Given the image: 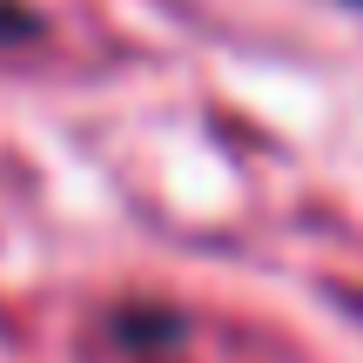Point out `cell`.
Returning <instances> with one entry per match:
<instances>
[{"label": "cell", "mask_w": 363, "mask_h": 363, "mask_svg": "<svg viewBox=\"0 0 363 363\" xmlns=\"http://www.w3.org/2000/svg\"><path fill=\"white\" fill-rule=\"evenodd\" d=\"M27 34H34V21H27L13 0H0V40H27Z\"/></svg>", "instance_id": "6da1fadb"}]
</instances>
